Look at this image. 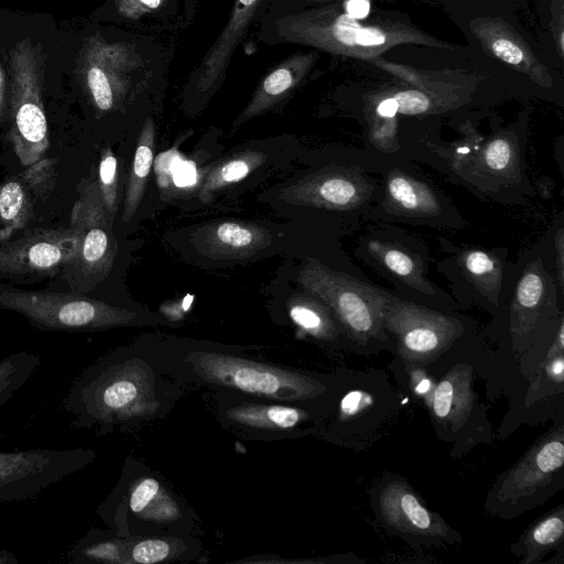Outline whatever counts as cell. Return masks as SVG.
<instances>
[{"label": "cell", "instance_id": "cell-1", "mask_svg": "<svg viewBox=\"0 0 564 564\" xmlns=\"http://www.w3.org/2000/svg\"><path fill=\"white\" fill-rule=\"evenodd\" d=\"M257 26L258 40L268 45L299 44L366 62L400 45L456 47L421 30L402 13L378 11L367 19H358L347 13L339 1L282 3L271 0Z\"/></svg>", "mask_w": 564, "mask_h": 564}, {"label": "cell", "instance_id": "cell-2", "mask_svg": "<svg viewBox=\"0 0 564 564\" xmlns=\"http://www.w3.org/2000/svg\"><path fill=\"white\" fill-rule=\"evenodd\" d=\"M143 356L161 373L183 383L250 399L325 405L333 376L294 370L203 345H166Z\"/></svg>", "mask_w": 564, "mask_h": 564}, {"label": "cell", "instance_id": "cell-3", "mask_svg": "<svg viewBox=\"0 0 564 564\" xmlns=\"http://www.w3.org/2000/svg\"><path fill=\"white\" fill-rule=\"evenodd\" d=\"M82 62L85 86L100 116L144 106L165 86L169 57L155 34L98 31L87 39Z\"/></svg>", "mask_w": 564, "mask_h": 564}, {"label": "cell", "instance_id": "cell-4", "mask_svg": "<svg viewBox=\"0 0 564 564\" xmlns=\"http://www.w3.org/2000/svg\"><path fill=\"white\" fill-rule=\"evenodd\" d=\"M159 371L141 352L118 350L87 367L69 386L64 409L74 429L106 434L117 426L162 414Z\"/></svg>", "mask_w": 564, "mask_h": 564}, {"label": "cell", "instance_id": "cell-5", "mask_svg": "<svg viewBox=\"0 0 564 564\" xmlns=\"http://www.w3.org/2000/svg\"><path fill=\"white\" fill-rule=\"evenodd\" d=\"M401 405L384 370L343 367L333 376L315 433L343 447L365 451L389 432Z\"/></svg>", "mask_w": 564, "mask_h": 564}, {"label": "cell", "instance_id": "cell-6", "mask_svg": "<svg viewBox=\"0 0 564 564\" xmlns=\"http://www.w3.org/2000/svg\"><path fill=\"white\" fill-rule=\"evenodd\" d=\"M297 281L307 294L335 315L350 351L362 355L391 351V340L383 327L391 294L316 261H310L300 270Z\"/></svg>", "mask_w": 564, "mask_h": 564}, {"label": "cell", "instance_id": "cell-7", "mask_svg": "<svg viewBox=\"0 0 564 564\" xmlns=\"http://www.w3.org/2000/svg\"><path fill=\"white\" fill-rule=\"evenodd\" d=\"M564 488V422L560 417L488 490L485 511L501 520L543 505Z\"/></svg>", "mask_w": 564, "mask_h": 564}, {"label": "cell", "instance_id": "cell-8", "mask_svg": "<svg viewBox=\"0 0 564 564\" xmlns=\"http://www.w3.org/2000/svg\"><path fill=\"white\" fill-rule=\"evenodd\" d=\"M481 370L475 360H458L437 377L429 413L437 438L453 445L452 457L494 438L487 409L474 389Z\"/></svg>", "mask_w": 564, "mask_h": 564}, {"label": "cell", "instance_id": "cell-9", "mask_svg": "<svg viewBox=\"0 0 564 564\" xmlns=\"http://www.w3.org/2000/svg\"><path fill=\"white\" fill-rule=\"evenodd\" d=\"M378 525L415 549H446L463 542L462 534L424 500L401 475L381 477L370 490Z\"/></svg>", "mask_w": 564, "mask_h": 564}, {"label": "cell", "instance_id": "cell-10", "mask_svg": "<svg viewBox=\"0 0 564 564\" xmlns=\"http://www.w3.org/2000/svg\"><path fill=\"white\" fill-rule=\"evenodd\" d=\"M0 308L22 314L42 330L91 332L144 324L134 311L77 293L2 291Z\"/></svg>", "mask_w": 564, "mask_h": 564}, {"label": "cell", "instance_id": "cell-11", "mask_svg": "<svg viewBox=\"0 0 564 564\" xmlns=\"http://www.w3.org/2000/svg\"><path fill=\"white\" fill-rule=\"evenodd\" d=\"M383 327L391 340V351L403 367H431L465 333L458 318L394 296L386 307Z\"/></svg>", "mask_w": 564, "mask_h": 564}, {"label": "cell", "instance_id": "cell-12", "mask_svg": "<svg viewBox=\"0 0 564 564\" xmlns=\"http://www.w3.org/2000/svg\"><path fill=\"white\" fill-rule=\"evenodd\" d=\"M10 70L13 123L9 138L20 162L32 165L48 148V135L39 54L30 40H23L12 48Z\"/></svg>", "mask_w": 564, "mask_h": 564}, {"label": "cell", "instance_id": "cell-13", "mask_svg": "<svg viewBox=\"0 0 564 564\" xmlns=\"http://www.w3.org/2000/svg\"><path fill=\"white\" fill-rule=\"evenodd\" d=\"M270 1L234 0L223 29L189 72L183 86L182 106L187 115L199 113L221 88L236 50L264 15Z\"/></svg>", "mask_w": 564, "mask_h": 564}, {"label": "cell", "instance_id": "cell-14", "mask_svg": "<svg viewBox=\"0 0 564 564\" xmlns=\"http://www.w3.org/2000/svg\"><path fill=\"white\" fill-rule=\"evenodd\" d=\"M91 448L0 449V503L22 502L86 468Z\"/></svg>", "mask_w": 564, "mask_h": 564}, {"label": "cell", "instance_id": "cell-15", "mask_svg": "<svg viewBox=\"0 0 564 564\" xmlns=\"http://www.w3.org/2000/svg\"><path fill=\"white\" fill-rule=\"evenodd\" d=\"M217 416L229 430L252 438L279 440L315 433L325 405H303L217 392Z\"/></svg>", "mask_w": 564, "mask_h": 564}, {"label": "cell", "instance_id": "cell-16", "mask_svg": "<svg viewBox=\"0 0 564 564\" xmlns=\"http://www.w3.org/2000/svg\"><path fill=\"white\" fill-rule=\"evenodd\" d=\"M108 221L97 183H88L70 214V229L76 235L77 249L73 261L64 268L78 290L91 289L112 265L117 248Z\"/></svg>", "mask_w": 564, "mask_h": 564}, {"label": "cell", "instance_id": "cell-17", "mask_svg": "<svg viewBox=\"0 0 564 564\" xmlns=\"http://www.w3.org/2000/svg\"><path fill=\"white\" fill-rule=\"evenodd\" d=\"M77 238L69 229H36L0 248V273L46 274L75 258Z\"/></svg>", "mask_w": 564, "mask_h": 564}, {"label": "cell", "instance_id": "cell-18", "mask_svg": "<svg viewBox=\"0 0 564 564\" xmlns=\"http://www.w3.org/2000/svg\"><path fill=\"white\" fill-rule=\"evenodd\" d=\"M468 32L495 62L527 76L536 85L545 88L552 86L553 78L547 67L538 58L529 42L505 19L476 18L469 22Z\"/></svg>", "mask_w": 564, "mask_h": 564}, {"label": "cell", "instance_id": "cell-19", "mask_svg": "<svg viewBox=\"0 0 564 564\" xmlns=\"http://www.w3.org/2000/svg\"><path fill=\"white\" fill-rule=\"evenodd\" d=\"M319 53L313 48L307 52H295L271 67L259 80L249 101L234 120L232 131L286 100L308 78Z\"/></svg>", "mask_w": 564, "mask_h": 564}, {"label": "cell", "instance_id": "cell-20", "mask_svg": "<svg viewBox=\"0 0 564 564\" xmlns=\"http://www.w3.org/2000/svg\"><path fill=\"white\" fill-rule=\"evenodd\" d=\"M370 191V185L357 173L324 170L289 186L282 196L295 205L349 209L362 204Z\"/></svg>", "mask_w": 564, "mask_h": 564}, {"label": "cell", "instance_id": "cell-21", "mask_svg": "<svg viewBox=\"0 0 564 564\" xmlns=\"http://www.w3.org/2000/svg\"><path fill=\"white\" fill-rule=\"evenodd\" d=\"M525 380L528 382L525 392L508 412V415L514 414L510 417V422L516 417L520 419L519 422H523L525 416H529V421L538 419L539 415H545L544 408L547 415L549 406L556 405V398L563 401L564 323L562 317L542 359Z\"/></svg>", "mask_w": 564, "mask_h": 564}, {"label": "cell", "instance_id": "cell-22", "mask_svg": "<svg viewBox=\"0 0 564 564\" xmlns=\"http://www.w3.org/2000/svg\"><path fill=\"white\" fill-rule=\"evenodd\" d=\"M272 241L267 228L247 221L221 220L198 228L193 236L196 249L214 260H242L265 249Z\"/></svg>", "mask_w": 564, "mask_h": 564}, {"label": "cell", "instance_id": "cell-23", "mask_svg": "<svg viewBox=\"0 0 564 564\" xmlns=\"http://www.w3.org/2000/svg\"><path fill=\"white\" fill-rule=\"evenodd\" d=\"M544 317H546L544 280L538 270H527L517 286L509 325L511 352L516 361L544 341L538 337Z\"/></svg>", "mask_w": 564, "mask_h": 564}, {"label": "cell", "instance_id": "cell-24", "mask_svg": "<svg viewBox=\"0 0 564 564\" xmlns=\"http://www.w3.org/2000/svg\"><path fill=\"white\" fill-rule=\"evenodd\" d=\"M108 19L154 34L185 25L183 0H109Z\"/></svg>", "mask_w": 564, "mask_h": 564}, {"label": "cell", "instance_id": "cell-25", "mask_svg": "<svg viewBox=\"0 0 564 564\" xmlns=\"http://www.w3.org/2000/svg\"><path fill=\"white\" fill-rule=\"evenodd\" d=\"M551 553L564 554L563 503L532 522L510 547L519 564L542 563Z\"/></svg>", "mask_w": 564, "mask_h": 564}, {"label": "cell", "instance_id": "cell-26", "mask_svg": "<svg viewBox=\"0 0 564 564\" xmlns=\"http://www.w3.org/2000/svg\"><path fill=\"white\" fill-rule=\"evenodd\" d=\"M289 315L305 334L334 349L349 350L345 332L330 310L312 295L289 301Z\"/></svg>", "mask_w": 564, "mask_h": 564}, {"label": "cell", "instance_id": "cell-27", "mask_svg": "<svg viewBox=\"0 0 564 564\" xmlns=\"http://www.w3.org/2000/svg\"><path fill=\"white\" fill-rule=\"evenodd\" d=\"M388 207L406 216H434L441 206L433 191L424 183L402 173H392L387 182Z\"/></svg>", "mask_w": 564, "mask_h": 564}, {"label": "cell", "instance_id": "cell-28", "mask_svg": "<svg viewBox=\"0 0 564 564\" xmlns=\"http://www.w3.org/2000/svg\"><path fill=\"white\" fill-rule=\"evenodd\" d=\"M155 139V124L152 117L148 116L142 123L138 145L134 152L131 172L129 175L123 204L122 219L129 221L137 212L153 163Z\"/></svg>", "mask_w": 564, "mask_h": 564}, {"label": "cell", "instance_id": "cell-29", "mask_svg": "<svg viewBox=\"0 0 564 564\" xmlns=\"http://www.w3.org/2000/svg\"><path fill=\"white\" fill-rule=\"evenodd\" d=\"M267 156L263 152L247 150L226 158L206 175L199 187V198L207 203L214 194L240 180L264 163Z\"/></svg>", "mask_w": 564, "mask_h": 564}, {"label": "cell", "instance_id": "cell-30", "mask_svg": "<svg viewBox=\"0 0 564 564\" xmlns=\"http://www.w3.org/2000/svg\"><path fill=\"white\" fill-rule=\"evenodd\" d=\"M32 214V199L21 180H10L0 185V238L8 239L21 229Z\"/></svg>", "mask_w": 564, "mask_h": 564}, {"label": "cell", "instance_id": "cell-31", "mask_svg": "<svg viewBox=\"0 0 564 564\" xmlns=\"http://www.w3.org/2000/svg\"><path fill=\"white\" fill-rule=\"evenodd\" d=\"M41 358L28 351L10 354L0 359V409H2L31 379Z\"/></svg>", "mask_w": 564, "mask_h": 564}, {"label": "cell", "instance_id": "cell-32", "mask_svg": "<svg viewBox=\"0 0 564 564\" xmlns=\"http://www.w3.org/2000/svg\"><path fill=\"white\" fill-rule=\"evenodd\" d=\"M369 248L389 271L409 285L427 294L433 293L431 285L423 278L422 270L406 252L375 241L369 245Z\"/></svg>", "mask_w": 564, "mask_h": 564}, {"label": "cell", "instance_id": "cell-33", "mask_svg": "<svg viewBox=\"0 0 564 564\" xmlns=\"http://www.w3.org/2000/svg\"><path fill=\"white\" fill-rule=\"evenodd\" d=\"M181 546L170 540L149 538L134 541L126 535L127 563L154 564L181 554Z\"/></svg>", "mask_w": 564, "mask_h": 564}, {"label": "cell", "instance_id": "cell-34", "mask_svg": "<svg viewBox=\"0 0 564 564\" xmlns=\"http://www.w3.org/2000/svg\"><path fill=\"white\" fill-rule=\"evenodd\" d=\"M402 370L401 373L394 371L404 379L402 386L419 403L425 406L429 411L432 404L433 393L436 387L437 377L432 372L429 367L410 366L403 367L395 358L393 360Z\"/></svg>", "mask_w": 564, "mask_h": 564}, {"label": "cell", "instance_id": "cell-35", "mask_svg": "<svg viewBox=\"0 0 564 564\" xmlns=\"http://www.w3.org/2000/svg\"><path fill=\"white\" fill-rule=\"evenodd\" d=\"M98 189L102 206L110 221L117 212L118 174L117 159L110 149L102 152L98 170Z\"/></svg>", "mask_w": 564, "mask_h": 564}, {"label": "cell", "instance_id": "cell-36", "mask_svg": "<svg viewBox=\"0 0 564 564\" xmlns=\"http://www.w3.org/2000/svg\"><path fill=\"white\" fill-rule=\"evenodd\" d=\"M463 264L465 270L479 284L491 285L499 281L500 270L497 261L487 252L481 250L468 251L464 254Z\"/></svg>", "mask_w": 564, "mask_h": 564}, {"label": "cell", "instance_id": "cell-37", "mask_svg": "<svg viewBox=\"0 0 564 564\" xmlns=\"http://www.w3.org/2000/svg\"><path fill=\"white\" fill-rule=\"evenodd\" d=\"M398 104V113L423 115L431 112L438 105V99L422 89H401L391 95Z\"/></svg>", "mask_w": 564, "mask_h": 564}, {"label": "cell", "instance_id": "cell-38", "mask_svg": "<svg viewBox=\"0 0 564 564\" xmlns=\"http://www.w3.org/2000/svg\"><path fill=\"white\" fill-rule=\"evenodd\" d=\"M512 147L503 138L491 140L485 148L484 161L487 167L492 171H503L512 162Z\"/></svg>", "mask_w": 564, "mask_h": 564}, {"label": "cell", "instance_id": "cell-39", "mask_svg": "<svg viewBox=\"0 0 564 564\" xmlns=\"http://www.w3.org/2000/svg\"><path fill=\"white\" fill-rule=\"evenodd\" d=\"M397 117L381 118L376 116L370 127L371 141L380 149L388 151L395 144Z\"/></svg>", "mask_w": 564, "mask_h": 564}, {"label": "cell", "instance_id": "cell-40", "mask_svg": "<svg viewBox=\"0 0 564 564\" xmlns=\"http://www.w3.org/2000/svg\"><path fill=\"white\" fill-rule=\"evenodd\" d=\"M173 173V182L180 187H186L195 183L196 169L194 163L188 161H180L175 165Z\"/></svg>", "mask_w": 564, "mask_h": 564}, {"label": "cell", "instance_id": "cell-41", "mask_svg": "<svg viewBox=\"0 0 564 564\" xmlns=\"http://www.w3.org/2000/svg\"><path fill=\"white\" fill-rule=\"evenodd\" d=\"M376 116L381 118H394L398 115V104L392 97L382 98L376 106Z\"/></svg>", "mask_w": 564, "mask_h": 564}, {"label": "cell", "instance_id": "cell-42", "mask_svg": "<svg viewBox=\"0 0 564 564\" xmlns=\"http://www.w3.org/2000/svg\"><path fill=\"white\" fill-rule=\"evenodd\" d=\"M203 0H183L185 25H188L197 12Z\"/></svg>", "mask_w": 564, "mask_h": 564}, {"label": "cell", "instance_id": "cell-43", "mask_svg": "<svg viewBox=\"0 0 564 564\" xmlns=\"http://www.w3.org/2000/svg\"><path fill=\"white\" fill-rule=\"evenodd\" d=\"M6 97V80L2 67L0 66V121L3 119Z\"/></svg>", "mask_w": 564, "mask_h": 564}, {"label": "cell", "instance_id": "cell-44", "mask_svg": "<svg viewBox=\"0 0 564 564\" xmlns=\"http://www.w3.org/2000/svg\"><path fill=\"white\" fill-rule=\"evenodd\" d=\"M19 560L13 553L0 547V564H17Z\"/></svg>", "mask_w": 564, "mask_h": 564}, {"label": "cell", "instance_id": "cell-45", "mask_svg": "<svg viewBox=\"0 0 564 564\" xmlns=\"http://www.w3.org/2000/svg\"><path fill=\"white\" fill-rule=\"evenodd\" d=\"M282 3H317V2H327V1H336V0H272Z\"/></svg>", "mask_w": 564, "mask_h": 564}]
</instances>
